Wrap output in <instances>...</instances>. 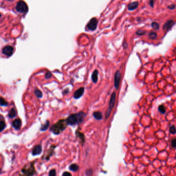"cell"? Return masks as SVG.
I'll use <instances>...</instances> for the list:
<instances>
[{"instance_id": "13", "label": "cell", "mask_w": 176, "mask_h": 176, "mask_svg": "<svg viewBox=\"0 0 176 176\" xmlns=\"http://www.w3.org/2000/svg\"><path fill=\"white\" fill-rule=\"evenodd\" d=\"M139 4L138 2H133L129 4L127 6L128 9L130 11H132L136 9L138 7Z\"/></svg>"}, {"instance_id": "28", "label": "cell", "mask_w": 176, "mask_h": 176, "mask_svg": "<svg viewBox=\"0 0 176 176\" xmlns=\"http://www.w3.org/2000/svg\"><path fill=\"white\" fill-rule=\"evenodd\" d=\"M171 144H172V146L173 148H175L176 147V139L174 138L171 141Z\"/></svg>"}, {"instance_id": "5", "label": "cell", "mask_w": 176, "mask_h": 176, "mask_svg": "<svg viewBox=\"0 0 176 176\" xmlns=\"http://www.w3.org/2000/svg\"><path fill=\"white\" fill-rule=\"evenodd\" d=\"M22 173L27 176H31L33 175L35 173V170L33 165H30L28 167L25 166L24 168L22 170Z\"/></svg>"}, {"instance_id": "17", "label": "cell", "mask_w": 176, "mask_h": 176, "mask_svg": "<svg viewBox=\"0 0 176 176\" xmlns=\"http://www.w3.org/2000/svg\"><path fill=\"white\" fill-rule=\"evenodd\" d=\"M69 169L71 171L76 172L78 171V170L79 169V166L76 164H72L69 166Z\"/></svg>"}, {"instance_id": "27", "label": "cell", "mask_w": 176, "mask_h": 176, "mask_svg": "<svg viewBox=\"0 0 176 176\" xmlns=\"http://www.w3.org/2000/svg\"><path fill=\"white\" fill-rule=\"evenodd\" d=\"M6 126V124L3 121H0V132H2Z\"/></svg>"}, {"instance_id": "25", "label": "cell", "mask_w": 176, "mask_h": 176, "mask_svg": "<svg viewBox=\"0 0 176 176\" xmlns=\"http://www.w3.org/2000/svg\"><path fill=\"white\" fill-rule=\"evenodd\" d=\"M169 132L172 134H175L176 133V128L174 126H171L169 129Z\"/></svg>"}, {"instance_id": "9", "label": "cell", "mask_w": 176, "mask_h": 176, "mask_svg": "<svg viewBox=\"0 0 176 176\" xmlns=\"http://www.w3.org/2000/svg\"><path fill=\"white\" fill-rule=\"evenodd\" d=\"M85 91V89L84 87H81L78 89L76 90L74 93V97L75 99H77L80 98L84 94Z\"/></svg>"}, {"instance_id": "26", "label": "cell", "mask_w": 176, "mask_h": 176, "mask_svg": "<svg viewBox=\"0 0 176 176\" xmlns=\"http://www.w3.org/2000/svg\"><path fill=\"white\" fill-rule=\"evenodd\" d=\"M151 27L153 28V29H159V25L156 23V22H153L151 23Z\"/></svg>"}, {"instance_id": "29", "label": "cell", "mask_w": 176, "mask_h": 176, "mask_svg": "<svg viewBox=\"0 0 176 176\" xmlns=\"http://www.w3.org/2000/svg\"><path fill=\"white\" fill-rule=\"evenodd\" d=\"M56 171L55 169H52L51 171H50L49 174V176H56Z\"/></svg>"}, {"instance_id": "21", "label": "cell", "mask_w": 176, "mask_h": 176, "mask_svg": "<svg viewBox=\"0 0 176 176\" xmlns=\"http://www.w3.org/2000/svg\"><path fill=\"white\" fill-rule=\"evenodd\" d=\"M34 93L35 94V95L37 96V97L39 98H40L43 97V94H42V92L38 89L37 88H36L34 90Z\"/></svg>"}, {"instance_id": "22", "label": "cell", "mask_w": 176, "mask_h": 176, "mask_svg": "<svg viewBox=\"0 0 176 176\" xmlns=\"http://www.w3.org/2000/svg\"><path fill=\"white\" fill-rule=\"evenodd\" d=\"M149 37L150 39L152 40L155 39L157 38V34L154 32H150L149 34Z\"/></svg>"}, {"instance_id": "6", "label": "cell", "mask_w": 176, "mask_h": 176, "mask_svg": "<svg viewBox=\"0 0 176 176\" xmlns=\"http://www.w3.org/2000/svg\"><path fill=\"white\" fill-rule=\"evenodd\" d=\"M98 23V21L97 19L96 18H93L88 23L87 27L90 31H95L97 27Z\"/></svg>"}, {"instance_id": "4", "label": "cell", "mask_w": 176, "mask_h": 176, "mask_svg": "<svg viewBox=\"0 0 176 176\" xmlns=\"http://www.w3.org/2000/svg\"><path fill=\"white\" fill-rule=\"evenodd\" d=\"M16 9L17 11L19 13L24 14L26 13L28 11V7L26 4L23 1L20 0L19 1L16 5Z\"/></svg>"}, {"instance_id": "20", "label": "cell", "mask_w": 176, "mask_h": 176, "mask_svg": "<svg viewBox=\"0 0 176 176\" xmlns=\"http://www.w3.org/2000/svg\"><path fill=\"white\" fill-rule=\"evenodd\" d=\"M49 125H50V123H49V122L48 120H47L46 122V123L41 126V128L40 129V130L43 131H45L47 130L48 129Z\"/></svg>"}, {"instance_id": "11", "label": "cell", "mask_w": 176, "mask_h": 176, "mask_svg": "<svg viewBox=\"0 0 176 176\" xmlns=\"http://www.w3.org/2000/svg\"><path fill=\"white\" fill-rule=\"evenodd\" d=\"M42 152V147L40 145H38L35 146L33 150H32V154L33 155H37L40 154Z\"/></svg>"}, {"instance_id": "37", "label": "cell", "mask_w": 176, "mask_h": 176, "mask_svg": "<svg viewBox=\"0 0 176 176\" xmlns=\"http://www.w3.org/2000/svg\"><path fill=\"white\" fill-rule=\"evenodd\" d=\"M8 1H11V0H8Z\"/></svg>"}, {"instance_id": "3", "label": "cell", "mask_w": 176, "mask_h": 176, "mask_svg": "<svg viewBox=\"0 0 176 176\" xmlns=\"http://www.w3.org/2000/svg\"><path fill=\"white\" fill-rule=\"evenodd\" d=\"M116 94L115 92L113 93V94H112L111 96V98H110V100L109 102V104H108V107L107 108V110L106 111V114H105V118L107 119L110 115V114L112 112V109L114 108V105H115V103L116 102Z\"/></svg>"}, {"instance_id": "14", "label": "cell", "mask_w": 176, "mask_h": 176, "mask_svg": "<svg viewBox=\"0 0 176 176\" xmlns=\"http://www.w3.org/2000/svg\"><path fill=\"white\" fill-rule=\"evenodd\" d=\"M13 127L16 130H19L21 126V121L20 119H15L12 123Z\"/></svg>"}, {"instance_id": "7", "label": "cell", "mask_w": 176, "mask_h": 176, "mask_svg": "<svg viewBox=\"0 0 176 176\" xmlns=\"http://www.w3.org/2000/svg\"><path fill=\"white\" fill-rule=\"evenodd\" d=\"M121 79V74L119 70H117L114 76V87L116 89H118L119 86V84Z\"/></svg>"}, {"instance_id": "36", "label": "cell", "mask_w": 176, "mask_h": 176, "mask_svg": "<svg viewBox=\"0 0 176 176\" xmlns=\"http://www.w3.org/2000/svg\"><path fill=\"white\" fill-rule=\"evenodd\" d=\"M1 169H0V172H1Z\"/></svg>"}, {"instance_id": "35", "label": "cell", "mask_w": 176, "mask_h": 176, "mask_svg": "<svg viewBox=\"0 0 176 176\" xmlns=\"http://www.w3.org/2000/svg\"><path fill=\"white\" fill-rule=\"evenodd\" d=\"M1 16H2V15H1V14H0V18H1Z\"/></svg>"}, {"instance_id": "18", "label": "cell", "mask_w": 176, "mask_h": 176, "mask_svg": "<svg viewBox=\"0 0 176 176\" xmlns=\"http://www.w3.org/2000/svg\"><path fill=\"white\" fill-rule=\"evenodd\" d=\"M16 114H17V113H16V111L15 109L14 108H12L9 112L8 116L10 118H14L16 116Z\"/></svg>"}, {"instance_id": "16", "label": "cell", "mask_w": 176, "mask_h": 176, "mask_svg": "<svg viewBox=\"0 0 176 176\" xmlns=\"http://www.w3.org/2000/svg\"><path fill=\"white\" fill-rule=\"evenodd\" d=\"M93 116L97 120H101L103 117L102 113L99 111H96L93 113Z\"/></svg>"}, {"instance_id": "24", "label": "cell", "mask_w": 176, "mask_h": 176, "mask_svg": "<svg viewBox=\"0 0 176 176\" xmlns=\"http://www.w3.org/2000/svg\"><path fill=\"white\" fill-rule=\"evenodd\" d=\"M146 33V31H144V30H142V29H138V30L136 32V34L137 35H138V36H142V35H145Z\"/></svg>"}, {"instance_id": "23", "label": "cell", "mask_w": 176, "mask_h": 176, "mask_svg": "<svg viewBox=\"0 0 176 176\" xmlns=\"http://www.w3.org/2000/svg\"><path fill=\"white\" fill-rule=\"evenodd\" d=\"M8 103L2 97H0V105L1 106H7Z\"/></svg>"}, {"instance_id": "33", "label": "cell", "mask_w": 176, "mask_h": 176, "mask_svg": "<svg viewBox=\"0 0 176 176\" xmlns=\"http://www.w3.org/2000/svg\"><path fill=\"white\" fill-rule=\"evenodd\" d=\"M154 3V0H150V1H149V5H150V6L151 7H153Z\"/></svg>"}, {"instance_id": "1", "label": "cell", "mask_w": 176, "mask_h": 176, "mask_svg": "<svg viewBox=\"0 0 176 176\" xmlns=\"http://www.w3.org/2000/svg\"><path fill=\"white\" fill-rule=\"evenodd\" d=\"M86 114L83 112L73 114L70 115L66 119V122L68 125L75 126L81 124L84 121Z\"/></svg>"}, {"instance_id": "12", "label": "cell", "mask_w": 176, "mask_h": 176, "mask_svg": "<svg viewBox=\"0 0 176 176\" xmlns=\"http://www.w3.org/2000/svg\"><path fill=\"white\" fill-rule=\"evenodd\" d=\"M76 137L78 138L80 141V143L82 144H84L85 140V136L83 133L80 132L78 130H76Z\"/></svg>"}, {"instance_id": "34", "label": "cell", "mask_w": 176, "mask_h": 176, "mask_svg": "<svg viewBox=\"0 0 176 176\" xmlns=\"http://www.w3.org/2000/svg\"><path fill=\"white\" fill-rule=\"evenodd\" d=\"M123 46L124 48V49H126L128 47V44L126 43V41H124L123 44Z\"/></svg>"}, {"instance_id": "10", "label": "cell", "mask_w": 176, "mask_h": 176, "mask_svg": "<svg viewBox=\"0 0 176 176\" xmlns=\"http://www.w3.org/2000/svg\"><path fill=\"white\" fill-rule=\"evenodd\" d=\"M175 22L173 20H168L167 22L165 23V24L163 25V29L164 31H168V30H169L173 26V25H174Z\"/></svg>"}, {"instance_id": "2", "label": "cell", "mask_w": 176, "mask_h": 176, "mask_svg": "<svg viewBox=\"0 0 176 176\" xmlns=\"http://www.w3.org/2000/svg\"><path fill=\"white\" fill-rule=\"evenodd\" d=\"M67 125L66 120L61 119L52 126L51 130L54 134L57 135L65 130Z\"/></svg>"}, {"instance_id": "19", "label": "cell", "mask_w": 176, "mask_h": 176, "mask_svg": "<svg viewBox=\"0 0 176 176\" xmlns=\"http://www.w3.org/2000/svg\"><path fill=\"white\" fill-rule=\"evenodd\" d=\"M158 110L162 114H165L166 113V108L163 105H159L158 107Z\"/></svg>"}, {"instance_id": "32", "label": "cell", "mask_w": 176, "mask_h": 176, "mask_svg": "<svg viewBox=\"0 0 176 176\" xmlns=\"http://www.w3.org/2000/svg\"><path fill=\"white\" fill-rule=\"evenodd\" d=\"M52 76V74L50 72H48L47 74H46V78H50Z\"/></svg>"}, {"instance_id": "31", "label": "cell", "mask_w": 176, "mask_h": 176, "mask_svg": "<svg viewBox=\"0 0 176 176\" xmlns=\"http://www.w3.org/2000/svg\"><path fill=\"white\" fill-rule=\"evenodd\" d=\"M63 176H71V174L69 173V172H64L63 174Z\"/></svg>"}, {"instance_id": "30", "label": "cell", "mask_w": 176, "mask_h": 176, "mask_svg": "<svg viewBox=\"0 0 176 176\" xmlns=\"http://www.w3.org/2000/svg\"><path fill=\"white\" fill-rule=\"evenodd\" d=\"M175 5H174V4H171V5H169V6H168V7H167V8H169V9H175Z\"/></svg>"}, {"instance_id": "15", "label": "cell", "mask_w": 176, "mask_h": 176, "mask_svg": "<svg viewBox=\"0 0 176 176\" xmlns=\"http://www.w3.org/2000/svg\"><path fill=\"white\" fill-rule=\"evenodd\" d=\"M98 71L97 70H95L92 75V80L94 83H96L98 81Z\"/></svg>"}, {"instance_id": "8", "label": "cell", "mask_w": 176, "mask_h": 176, "mask_svg": "<svg viewBox=\"0 0 176 176\" xmlns=\"http://www.w3.org/2000/svg\"><path fill=\"white\" fill-rule=\"evenodd\" d=\"M13 51H14V49L12 47L9 46H7L3 49L2 52L4 55L7 56H10L13 54Z\"/></svg>"}]
</instances>
